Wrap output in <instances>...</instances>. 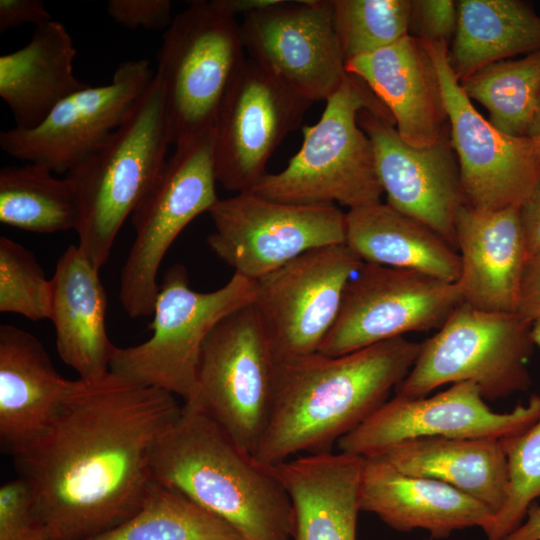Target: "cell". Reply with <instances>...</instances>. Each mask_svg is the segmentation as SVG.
Segmentation results:
<instances>
[{
  "label": "cell",
  "mask_w": 540,
  "mask_h": 540,
  "mask_svg": "<svg viewBox=\"0 0 540 540\" xmlns=\"http://www.w3.org/2000/svg\"><path fill=\"white\" fill-rule=\"evenodd\" d=\"M181 411L175 395L111 372L80 379L50 427L13 457L48 540H89L132 517L153 480L152 448Z\"/></svg>",
  "instance_id": "obj_1"
},
{
  "label": "cell",
  "mask_w": 540,
  "mask_h": 540,
  "mask_svg": "<svg viewBox=\"0 0 540 540\" xmlns=\"http://www.w3.org/2000/svg\"><path fill=\"white\" fill-rule=\"evenodd\" d=\"M420 348L399 337L341 356L278 361L270 419L254 455L276 465L299 453L329 452L388 400Z\"/></svg>",
  "instance_id": "obj_2"
},
{
  "label": "cell",
  "mask_w": 540,
  "mask_h": 540,
  "mask_svg": "<svg viewBox=\"0 0 540 540\" xmlns=\"http://www.w3.org/2000/svg\"><path fill=\"white\" fill-rule=\"evenodd\" d=\"M152 478L230 524L245 540H292L290 497L271 465L223 427L183 404L155 442Z\"/></svg>",
  "instance_id": "obj_3"
},
{
  "label": "cell",
  "mask_w": 540,
  "mask_h": 540,
  "mask_svg": "<svg viewBox=\"0 0 540 540\" xmlns=\"http://www.w3.org/2000/svg\"><path fill=\"white\" fill-rule=\"evenodd\" d=\"M170 144L164 88L155 73L122 125L66 173L78 209V246L97 269L159 175Z\"/></svg>",
  "instance_id": "obj_4"
},
{
  "label": "cell",
  "mask_w": 540,
  "mask_h": 540,
  "mask_svg": "<svg viewBox=\"0 0 540 540\" xmlns=\"http://www.w3.org/2000/svg\"><path fill=\"white\" fill-rule=\"evenodd\" d=\"M319 120L302 128L303 141L287 166L267 173L251 190L276 201L335 205L350 209L380 202L383 194L372 143L358 124L369 110L395 126L370 88L347 72L339 88L325 101Z\"/></svg>",
  "instance_id": "obj_5"
},
{
  "label": "cell",
  "mask_w": 540,
  "mask_h": 540,
  "mask_svg": "<svg viewBox=\"0 0 540 540\" xmlns=\"http://www.w3.org/2000/svg\"><path fill=\"white\" fill-rule=\"evenodd\" d=\"M256 290L255 280L234 273L214 291H195L183 265L170 267L159 285L151 337L135 346H116L110 372L188 401L204 341L225 317L253 304Z\"/></svg>",
  "instance_id": "obj_6"
},
{
  "label": "cell",
  "mask_w": 540,
  "mask_h": 540,
  "mask_svg": "<svg viewBox=\"0 0 540 540\" xmlns=\"http://www.w3.org/2000/svg\"><path fill=\"white\" fill-rule=\"evenodd\" d=\"M531 323L515 312L458 305L439 331L421 343L417 359L396 395L425 397L445 384L474 383L485 400H497L531 385Z\"/></svg>",
  "instance_id": "obj_7"
},
{
  "label": "cell",
  "mask_w": 540,
  "mask_h": 540,
  "mask_svg": "<svg viewBox=\"0 0 540 540\" xmlns=\"http://www.w3.org/2000/svg\"><path fill=\"white\" fill-rule=\"evenodd\" d=\"M240 24L217 0H197L164 31L156 74L164 88L172 144L213 129L246 61Z\"/></svg>",
  "instance_id": "obj_8"
},
{
  "label": "cell",
  "mask_w": 540,
  "mask_h": 540,
  "mask_svg": "<svg viewBox=\"0 0 540 540\" xmlns=\"http://www.w3.org/2000/svg\"><path fill=\"white\" fill-rule=\"evenodd\" d=\"M216 182L213 129L175 145L132 213L135 239L121 271L119 293L130 317L153 314L160 264L183 229L219 200Z\"/></svg>",
  "instance_id": "obj_9"
},
{
  "label": "cell",
  "mask_w": 540,
  "mask_h": 540,
  "mask_svg": "<svg viewBox=\"0 0 540 540\" xmlns=\"http://www.w3.org/2000/svg\"><path fill=\"white\" fill-rule=\"evenodd\" d=\"M277 361L253 304L225 317L201 349L192 397L205 413L255 453L268 425Z\"/></svg>",
  "instance_id": "obj_10"
},
{
  "label": "cell",
  "mask_w": 540,
  "mask_h": 540,
  "mask_svg": "<svg viewBox=\"0 0 540 540\" xmlns=\"http://www.w3.org/2000/svg\"><path fill=\"white\" fill-rule=\"evenodd\" d=\"M208 213L210 249L255 281L308 251L346 242V213L336 205L286 203L246 191L219 199Z\"/></svg>",
  "instance_id": "obj_11"
},
{
  "label": "cell",
  "mask_w": 540,
  "mask_h": 540,
  "mask_svg": "<svg viewBox=\"0 0 540 540\" xmlns=\"http://www.w3.org/2000/svg\"><path fill=\"white\" fill-rule=\"evenodd\" d=\"M422 42L441 85L466 204L480 211L521 207L540 179V138L514 137L494 127L475 109L453 74L449 45Z\"/></svg>",
  "instance_id": "obj_12"
},
{
  "label": "cell",
  "mask_w": 540,
  "mask_h": 540,
  "mask_svg": "<svg viewBox=\"0 0 540 540\" xmlns=\"http://www.w3.org/2000/svg\"><path fill=\"white\" fill-rule=\"evenodd\" d=\"M462 302L456 282L363 262L346 286L319 353L341 356L410 332L439 329Z\"/></svg>",
  "instance_id": "obj_13"
},
{
  "label": "cell",
  "mask_w": 540,
  "mask_h": 540,
  "mask_svg": "<svg viewBox=\"0 0 540 540\" xmlns=\"http://www.w3.org/2000/svg\"><path fill=\"white\" fill-rule=\"evenodd\" d=\"M363 262L346 244L308 251L256 280L253 306L276 361L319 352Z\"/></svg>",
  "instance_id": "obj_14"
},
{
  "label": "cell",
  "mask_w": 540,
  "mask_h": 540,
  "mask_svg": "<svg viewBox=\"0 0 540 540\" xmlns=\"http://www.w3.org/2000/svg\"><path fill=\"white\" fill-rule=\"evenodd\" d=\"M313 103L248 59L229 88L213 127L217 182L251 191L267 174L274 151Z\"/></svg>",
  "instance_id": "obj_15"
},
{
  "label": "cell",
  "mask_w": 540,
  "mask_h": 540,
  "mask_svg": "<svg viewBox=\"0 0 540 540\" xmlns=\"http://www.w3.org/2000/svg\"><path fill=\"white\" fill-rule=\"evenodd\" d=\"M249 59L311 101H326L341 85L346 60L331 0H280L240 23Z\"/></svg>",
  "instance_id": "obj_16"
},
{
  "label": "cell",
  "mask_w": 540,
  "mask_h": 540,
  "mask_svg": "<svg viewBox=\"0 0 540 540\" xmlns=\"http://www.w3.org/2000/svg\"><path fill=\"white\" fill-rule=\"evenodd\" d=\"M540 418V395L512 411H492L478 387L459 382L431 397L395 395L337 445L341 452L373 456L395 444L423 437L504 439Z\"/></svg>",
  "instance_id": "obj_17"
},
{
  "label": "cell",
  "mask_w": 540,
  "mask_h": 540,
  "mask_svg": "<svg viewBox=\"0 0 540 540\" xmlns=\"http://www.w3.org/2000/svg\"><path fill=\"white\" fill-rule=\"evenodd\" d=\"M153 77L149 60L124 61L109 84L71 94L38 126L2 131L0 147L13 158L67 173L122 125Z\"/></svg>",
  "instance_id": "obj_18"
},
{
  "label": "cell",
  "mask_w": 540,
  "mask_h": 540,
  "mask_svg": "<svg viewBox=\"0 0 540 540\" xmlns=\"http://www.w3.org/2000/svg\"><path fill=\"white\" fill-rule=\"evenodd\" d=\"M358 124L372 143L386 203L426 224L456 249V217L466 202L449 132L431 146L415 147L369 110L360 111Z\"/></svg>",
  "instance_id": "obj_19"
},
{
  "label": "cell",
  "mask_w": 540,
  "mask_h": 540,
  "mask_svg": "<svg viewBox=\"0 0 540 540\" xmlns=\"http://www.w3.org/2000/svg\"><path fill=\"white\" fill-rule=\"evenodd\" d=\"M80 385L57 372L42 343L0 326V449L13 457L50 427Z\"/></svg>",
  "instance_id": "obj_20"
},
{
  "label": "cell",
  "mask_w": 540,
  "mask_h": 540,
  "mask_svg": "<svg viewBox=\"0 0 540 540\" xmlns=\"http://www.w3.org/2000/svg\"><path fill=\"white\" fill-rule=\"evenodd\" d=\"M346 71L359 77L383 103L410 145L431 146L449 132L436 67L421 40L407 35L348 60Z\"/></svg>",
  "instance_id": "obj_21"
},
{
  "label": "cell",
  "mask_w": 540,
  "mask_h": 540,
  "mask_svg": "<svg viewBox=\"0 0 540 540\" xmlns=\"http://www.w3.org/2000/svg\"><path fill=\"white\" fill-rule=\"evenodd\" d=\"M455 231L462 301L480 310L516 313L528 258L520 207L480 211L464 204Z\"/></svg>",
  "instance_id": "obj_22"
},
{
  "label": "cell",
  "mask_w": 540,
  "mask_h": 540,
  "mask_svg": "<svg viewBox=\"0 0 540 540\" xmlns=\"http://www.w3.org/2000/svg\"><path fill=\"white\" fill-rule=\"evenodd\" d=\"M360 510L377 515L391 528L424 529L433 539L452 532L491 528L494 513L482 502L438 480L411 476L376 457H364Z\"/></svg>",
  "instance_id": "obj_23"
},
{
  "label": "cell",
  "mask_w": 540,
  "mask_h": 540,
  "mask_svg": "<svg viewBox=\"0 0 540 540\" xmlns=\"http://www.w3.org/2000/svg\"><path fill=\"white\" fill-rule=\"evenodd\" d=\"M363 463L329 451L271 465L292 503V540H356Z\"/></svg>",
  "instance_id": "obj_24"
},
{
  "label": "cell",
  "mask_w": 540,
  "mask_h": 540,
  "mask_svg": "<svg viewBox=\"0 0 540 540\" xmlns=\"http://www.w3.org/2000/svg\"><path fill=\"white\" fill-rule=\"evenodd\" d=\"M97 269L78 245L60 256L51 278L49 319L57 352L79 379L92 382L110 372L115 345L106 331L107 297Z\"/></svg>",
  "instance_id": "obj_25"
},
{
  "label": "cell",
  "mask_w": 540,
  "mask_h": 540,
  "mask_svg": "<svg viewBox=\"0 0 540 540\" xmlns=\"http://www.w3.org/2000/svg\"><path fill=\"white\" fill-rule=\"evenodd\" d=\"M75 56L67 29L51 20L35 27L24 47L0 57V96L16 128L38 126L58 103L90 86L75 76Z\"/></svg>",
  "instance_id": "obj_26"
},
{
  "label": "cell",
  "mask_w": 540,
  "mask_h": 540,
  "mask_svg": "<svg viewBox=\"0 0 540 540\" xmlns=\"http://www.w3.org/2000/svg\"><path fill=\"white\" fill-rule=\"evenodd\" d=\"M373 456L404 474L446 483L482 502L494 515L507 497L508 465L499 439L423 437Z\"/></svg>",
  "instance_id": "obj_27"
},
{
  "label": "cell",
  "mask_w": 540,
  "mask_h": 540,
  "mask_svg": "<svg viewBox=\"0 0 540 540\" xmlns=\"http://www.w3.org/2000/svg\"><path fill=\"white\" fill-rule=\"evenodd\" d=\"M345 244L364 263L414 270L456 282L457 250L437 232L387 203L376 202L346 213Z\"/></svg>",
  "instance_id": "obj_28"
},
{
  "label": "cell",
  "mask_w": 540,
  "mask_h": 540,
  "mask_svg": "<svg viewBox=\"0 0 540 540\" xmlns=\"http://www.w3.org/2000/svg\"><path fill=\"white\" fill-rule=\"evenodd\" d=\"M448 63L459 82L478 70L540 49V15L521 0H459Z\"/></svg>",
  "instance_id": "obj_29"
},
{
  "label": "cell",
  "mask_w": 540,
  "mask_h": 540,
  "mask_svg": "<svg viewBox=\"0 0 540 540\" xmlns=\"http://www.w3.org/2000/svg\"><path fill=\"white\" fill-rule=\"evenodd\" d=\"M78 209L65 177L53 176L46 165L28 162L0 170V221L36 233L74 229Z\"/></svg>",
  "instance_id": "obj_30"
},
{
  "label": "cell",
  "mask_w": 540,
  "mask_h": 540,
  "mask_svg": "<svg viewBox=\"0 0 540 540\" xmlns=\"http://www.w3.org/2000/svg\"><path fill=\"white\" fill-rule=\"evenodd\" d=\"M466 96L489 112V122L514 137H532L540 100V49L490 64L462 82Z\"/></svg>",
  "instance_id": "obj_31"
},
{
  "label": "cell",
  "mask_w": 540,
  "mask_h": 540,
  "mask_svg": "<svg viewBox=\"0 0 540 540\" xmlns=\"http://www.w3.org/2000/svg\"><path fill=\"white\" fill-rule=\"evenodd\" d=\"M89 540H245L223 519L152 480L136 513Z\"/></svg>",
  "instance_id": "obj_32"
},
{
  "label": "cell",
  "mask_w": 540,
  "mask_h": 540,
  "mask_svg": "<svg viewBox=\"0 0 540 540\" xmlns=\"http://www.w3.org/2000/svg\"><path fill=\"white\" fill-rule=\"evenodd\" d=\"M335 32L346 62L409 35L412 1L331 0Z\"/></svg>",
  "instance_id": "obj_33"
},
{
  "label": "cell",
  "mask_w": 540,
  "mask_h": 540,
  "mask_svg": "<svg viewBox=\"0 0 540 540\" xmlns=\"http://www.w3.org/2000/svg\"><path fill=\"white\" fill-rule=\"evenodd\" d=\"M508 465V493L494 515L486 540H502L524 521L540 498V418L524 431L501 439Z\"/></svg>",
  "instance_id": "obj_34"
},
{
  "label": "cell",
  "mask_w": 540,
  "mask_h": 540,
  "mask_svg": "<svg viewBox=\"0 0 540 540\" xmlns=\"http://www.w3.org/2000/svg\"><path fill=\"white\" fill-rule=\"evenodd\" d=\"M51 279L34 254L6 236L0 237V311L30 320L49 319Z\"/></svg>",
  "instance_id": "obj_35"
},
{
  "label": "cell",
  "mask_w": 540,
  "mask_h": 540,
  "mask_svg": "<svg viewBox=\"0 0 540 540\" xmlns=\"http://www.w3.org/2000/svg\"><path fill=\"white\" fill-rule=\"evenodd\" d=\"M0 540H48L31 492L18 477L0 487Z\"/></svg>",
  "instance_id": "obj_36"
},
{
  "label": "cell",
  "mask_w": 540,
  "mask_h": 540,
  "mask_svg": "<svg viewBox=\"0 0 540 540\" xmlns=\"http://www.w3.org/2000/svg\"><path fill=\"white\" fill-rule=\"evenodd\" d=\"M458 20L457 2L453 0L412 1L409 35L428 42L449 45Z\"/></svg>",
  "instance_id": "obj_37"
},
{
  "label": "cell",
  "mask_w": 540,
  "mask_h": 540,
  "mask_svg": "<svg viewBox=\"0 0 540 540\" xmlns=\"http://www.w3.org/2000/svg\"><path fill=\"white\" fill-rule=\"evenodd\" d=\"M170 0H110L108 15L128 29H167L173 21Z\"/></svg>",
  "instance_id": "obj_38"
},
{
  "label": "cell",
  "mask_w": 540,
  "mask_h": 540,
  "mask_svg": "<svg viewBox=\"0 0 540 540\" xmlns=\"http://www.w3.org/2000/svg\"><path fill=\"white\" fill-rule=\"evenodd\" d=\"M52 20L41 0H1L0 31L5 32L24 24L40 26Z\"/></svg>",
  "instance_id": "obj_39"
},
{
  "label": "cell",
  "mask_w": 540,
  "mask_h": 540,
  "mask_svg": "<svg viewBox=\"0 0 540 540\" xmlns=\"http://www.w3.org/2000/svg\"><path fill=\"white\" fill-rule=\"evenodd\" d=\"M516 313L529 323L540 319V251L526 260Z\"/></svg>",
  "instance_id": "obj_40"
},
{
  "label": "cell",
  "mask_w": 540,
  "mask_h": 540,
  "mask_svg": "<svg viewBox=\"0 0 540 540\" xmlns=\"http://www.w3.org/2000/svg\"><path fill=\"white\" fill-rule=\"evenodd\" d=\"M528 256L540 251V179L520 207Z\"/></svg>",
  "instance_id": "obj_41"
},
{
  "label": "cell",
  "mask_w": 540,
  "mask_h": 540,
  "mask_svg": "<svg viewBox=\"0 0 540 540\" xmlns=\"http://www.w3.org/2000/svg\"><path fill=\"white\" fill-rule=\"evenodd\" d=\"M502 540H540V505L532 503L525 521Z\"/></svg>",
  "instance_id": "obj_42"
},
{
  "label": "cell",
  "mask_w": 540,
  "mask_h": 540,
  "mask_svg": "<svg viewBox=\"0 0 540 540\" xmlns=\"http://www.w3.org/2000/svg\"><path fill=\"white\" fill-rule=\"evenodd\" d=\"M280 0H217V3L230 15L243 17L278 3Z\"/></svg>",
  "instance_id": "obj_43"
},
{
  "label": "cell",
  "mask_w": 540,
  "mask_h": 540,
  "mask_svg": "<svg viewBox=\"0 0 540 540\" xmlns=\"http://www.w3.org/2000/svg\"><path fill=\"white\" fill-rule=\"evenodd\" d=\"M531 337L533 344L540 349V319L531 323Z\"/></svg>",
  "instance_id": "obj_44"
},
{
  "label": "cell",
  "mask_w": 540,
  "mask_h": 540,
  "mask_svg": "<svg viewBox=\"0 0 540 540\" xmlns=\"http://www.w3.org/2000/svg\"><path fill=\"white\" fill-rule=\"evenodd\" d=\"M533 136L540 138V100H539V105H538V111H537Z\"/></svg>",
  "instance_id": "obj_45"
},
{
  "label": "cell",
  "mask_w": 540,
  "mask_h": 540,
  "mask_svg": "<svg viewBox=\"0 0 540 540\" xmlns=\"http://www.w3.org/2000/svg\"><path fill=\"white\" fill-rule=\"evenodd\" d=\"M428 540H433V538H430V539H428Z\"/></svg>",
  "instance_id": "obj_46"
}]
</instances>
